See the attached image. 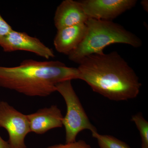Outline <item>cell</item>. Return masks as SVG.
<instances>
[{
	"label": "cell",
	"instance_id": "10",
	"mask_svg": "<svg viewBox=\"0 0 148 148\" xmlns=\"http://www.w3.org/2000/svg\"><path fill=\"white\" fill-rule=\"evenodd\" d=\"M85 23L77 24L57 30L53 39L56 50L69 55L82 42L86 31Z\"/></svg>",
	"mask_w": 148,
	"mask_h": 148
},
{
	"label": "cell",
	"instance_id": "6",
	"mask_svg": "<svg viewBox=\"0 0 148 148\" xmlns=\"http://www.w3.org/2000/svg\"><path fill=\"white\" fill-rule=\"evenodd\" d=\"M89 18L112 21L126 11L134 8L136 0H82L80 1Z\"/></svg>",
	"mask_w": 148,
	"mask_h": 148
},
{
	"label": "cell",
	"instance_id": "2",
	"mask_svg": "<svg viewBox=\"0 0 148 148\" xmlns=\"http://www.w3.org/2000/svg\"><path fill=\"white\" fill-rule=\"evenodd\" d=\"M76 79H80L77 68L58 61L26 59L18 66H0V86L31 97H47L59 83Z\"/></svg>",
	"mask_w": 148,
	"mask_h": 148
},
{
	"label": "cell",
	"instance_id": "3",
	"mask_svg": "<svg viewBox=\"0 0 148 148\" xmlns=\"http://www.w3.org/2000/svg\"><path fill=\"white\" fill-rule=\"evenodd\" d=\"M85 24L87 29L83 40L68 55L70 61L77 64L88 56L103 54L106 47L113 44H125L135 48L143 45L138 36L112 21L89 18Z\"/></svg>",
	"mask_w": 148,
	"mask_h": 148
},
{
	"label": "cell",
	"instance_id": "14",
	"mask_svg": "<svg viewBox=\"0 0 148 148\" xmlns=\"http://www.w3.org/2000/svg\"><path fill=\"white\" fill-rule=\"evenodd\" d=\"M12 30L13 29L11 26L0 14V42L3 38L8 35Z\"/></svg>",
	"mask_w": 148,
	"mask_h": 148
},
{
	"label": "cell",
	"instance_id": "9",
	"mask_svg": "<svg viewBox=\"0 0 148 148\" xmlns=\"http://www.w3.org/2000/svg\"><path fill=\"white\" fill-rule=\"evenodd\" d=\"M89 18L79 1L64 0L56 10L53 21L57 30L85 23Z\"/></svg>",
	"mask_w": 148,
	"mask_h": 148
},
{
	"label": "cell",
	"instance_id": "16",
	"mask_svg": "<svg viewBox=\"0 0 148 148\" xmlns=\"http://www.w3.org/2000/svg\"><path fill=\"white\" fill-rule=\"evenodd\" d=\"M141 5L143 6V8L146 11L148 12V2L147 0H143L141 2Z\"/></svg>",
	"mask_w": 148,
	"mask_h": 148
},
{
	"label": "cell",
	"instance_id": "7",
	"mask_svg": "<svg viewBox=\"0 0 148 148\" xmlns=\"http://www.w3.org/2000/svg\"><path fill=\"white\" fill-rule=\"evenodd\" d=\"M0 46L6 52L24 51L46 59L55 57L53 50L38 38L31 36L25 32L13 30L3 38L0 42Z\"/></svg>",
	"mask_w": 148,
	"mask_h": 148
},
{
	"label": "cell",
	"instance_id": "15",
	"mask_svg": "<svg viewBox=\"0 0 148 148\" xmlns=\"http://www.w3.org/2000/svg\"><path fill=\"white\" fill-rule=\"evenodd\" d=\"M0 148H11L8 142L3 140L0 136Z\"/></svg>",
	"mask_w": 148,
	"mask_h": 148
},
{
	"label": "cell",
	"instance_id": "1",
	"mask_svg": "<svg viewBox=\"0 0 148 148\" xmlns=\"http://www.w3.org/2000/svg\"><path fill=\"white\" fill-rule=\"evenodd\" d=\"M79 64L80 79L109 100L127 101L139 95L142 86L139 77L117 51L88 56Z\"/></svg>",
	"mask_w": 148,
	"mask_h": 148
},
{
	"label": "cell",
	"instance_id": "8",
	"mask_svg": "<svg viewBox=\"0 0 148 148\" xmlns=\"http://www.w3.org/2000/svg\"><path fill=\"white\" fill-rule=\"evenodd\" d=\"M31 132L38 135L45 134L50 130L62 127L64 116L56 105L38 110L27 115Z\"/></svg>",
	"mask_w": 148,
	"mask_h": 148
},
{
	"label": "cell",
	"instance_id": "13",
	"mask_svg": "<svg viewBox=\"0 0 148 148\" xmlns=\"http://www.w3.org/2000/svg\"><path fill=\"white\" fill-rule=\"evenodd\" d=\"M46 148H92L91 146L83 140L66 143L65 144H58L49 146Z\"/></svg>",
	"mask_w": 148,
	"mask_h": 148
},
{
	"label": "cell",
	"instance_id": "5",
	"mask_svg": "<svg viewBox=\"0 0 148 148\" xmlns=\"http://www.w3.org/2000/svg\"><path fill=\"white\" fill-rule=\"evenodd\" d=\"M0 127L8 132L11 148H27L25 138L31 132L27 115L4 101L0 102Z\"/></svg>",
	"mask_w": 148,
	"mask_h": 148
},
{
	"label": "cell",
	"instance_id": "12",
	"mask_svg": "<svg viewBox=\"0 0 148 148\" xmlns=\"http://www.w3.org/2000/svg\"><path fill=\"white\" fill-rule=\"evenodd\" d=\"M131 121L134 122L140 132L142 140V148H148V122L141 112L133 115Z\"/></svg>",
	"mask_w": 148,
	"mask_h": 148
},
{
	"label": "cell",
	"instance_id": "4",
	"mask_svg": "<svg viewBox=\"0 0 148 148\" xmlns=\"http://www.w3.org/2000/svg\"><path fill=\"white\" fill-rule=\"evenodd\" d=\"M56 91L62 95L66 103L67 111L63 119L66 143L75 142L79 133L85 130H88L91 133L97 132L74 90L71 80L58 83L56 85Z\"/></svg>",
	"mask_w": 148,
	"mask_h": 148
},
{
	"label": "cell",
	"instance_id": "11",
	"mask_svg": "<svg viewBox=\"0 0 148 148\" xmlns=\"http://www.w3.org/2000/svg\"><path fill=\"white\" fill-rule=\"evenodd\" d=\"M100 148H131L126 143L112 135H101L98 131L92 133Z\"/></svg>",
	"mask_w": 148,
	"mask_h": 148
}]
</instances>
